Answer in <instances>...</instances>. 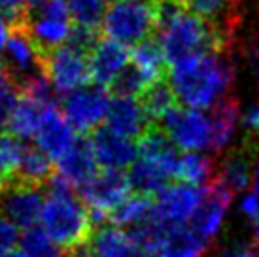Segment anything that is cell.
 <instances>
[{
	"mask_svg": "<svg viewBox=\"0 0 259 257\" xmlns=\"http://www.w3.org/2000/svg\"><path fill=\"white\" fill-rule=\"evenodd\" d=\"M155 17L157 42L170 64L193 55L225 51L231 42V34L189 12L182 0H163L155 4Z\"/></svg>",
	"mask_w": 259,
	"mask_h": 257,
	"instance_id": "6da1fadb",
	"label": "cell"
},
{
	"mask_svg": "<svg viewBox=\"0 0 259 257\" xmlns=\"http://www.w3.org/2000/svg\"><path fill=\"white\" fill-rule=\"evenodd\" d=\"M235 81V64L225 51H212L170 64L168 83L182 106L210 110L227 99Z\"/></svg>",
	"mask_w": 259,
	"mask_h": 257,
	"instance_id": "7a4b0ae2",
	"label": "cell"
},
{
	"mask_svg": "<svg viewBox=\"0 0 259 257\" xmlns=\"http://www.w3.org/2000/svg\"><path fill=\"white\" fill-rule=\"evenodd\" d=\"M38 223L44 233L65 250H79L93 235V218L89 208L74 195L72 187L59 178L51 182Z\"/></svg>",
	"mask_w": 259,
	"mask_h": 257,
	"instance_id": "3957f363",
	"label": "cell"
},
{
	"mask_svg": "<svg viewBox=\"0 0 259 257\" xmlns=\"http://www.w3.org/2000/svg\"><path fill=\"white\" fill-rule=\"evenodd\" d=\"M180 153L163 128L151 127L138 144V157L129 170L131 186L142 195H157L178 176Z\"/></svg>",
	"mask_w": 259,
	"mask_h": 257,
	"instance_id": "277c9868",
	"label": "cell"
},
{
	"mask_svg": "<svg viewBox=\"0 0 259 257\" xmlns=\"http://www.w3.org/2000/svg\"><path fill=\"white\" fill-rule=\"evenodd\" d=\"M129 231L144 257H206L208 242L189 225H165L150 218Z\"/></svg>",
	"mask_w": 259,
	"mask_h": 257,
	"instance_id": "5b68a950",
	"label": "cell"
},
{
	"mask_svg": "<svg viewBox=\"0 0 259 257\" xmlns=\"http://www.w3.org/2000/svg\"><path fill=\"white\" fill-rule=\"evenodd\" d=\"M44 55L70 42L76 25L68 0H44L29 8L21 21Z\"/></svg>",
	"mask_w": 259,
	"mask_h": 257,
	"instance_id": "8992f818",
	"label": "cell"
},
{
	"mask_svg": "<svg viewBox=\"0 0 259 257\" xmlns=\"http://www.w3.org/2000/svg\"><path fill=\"white\" fill-rule=\"evenodd\" d=\"M153 29H157L155 6L146 0H114L102 21L104 34L123 46H138Z\"/></svg>",
	"mask_w": 259,
	"mask_h": 257,
	"instance_id": "52a82bcc",
	"label": "cell"
},
{
	"mask_svg": "<svg viewBox=\"0 0 259 257\" xmlns=\"http://www.w3.org/2000/svg\"><path fill=\"white\" fill-rule=\"evenodd\" d=\"M161 128L168 136V140L186 153L212 151L214 127H212V117L204 110L176 106L161 121Z\"/></svg>",
	"mask_w": 259,
	"mask_h": 257,
	"instance_id": "ba28073f",
	"label": "cell"
},
{
	"mask_svg": "<svg viewBox=\"0 0 259 257\" xmlns=\"http://www.w3.org/2000/svg\"><path fill=\"white\" fill-rule=\"evenodd\" d=\"M44 72L57 93H72L91 79L89 53L68 42L44 55Z\"/></svg>",
	"mask_w": 259,
	"mask_h": 257,
	"instance_id": "9c48e42d",
	"label": "cell"
},
{
	"mask_svg": "<svg viewBox=\"0 0 259 257\" xmlns=\"http://www.w3.org/2000/svg\"><path fill=\"white\" fill-rule=\"evenodd\" d=\"M131 180L129 174L123 170H110L102 168L93 182L81 189V200L91 212V218L95 222H104L114 214V210L121 204L131 195Z\"/></svg>",
	"mask_w": 259,
	"mask_h": 257,
	"instance_id": "30bf717a",
	"label": "cell"
},
{
	"mask_svg": "<svg viewBox=\"0 0 259 257\" xmlns=\"http://www.w3.org/2000/svg\"><path fill=\"white\" fill-rule=\"evenodd\" d=\"M206 195V186L170 184L155 195L151 218L165 225H189Z\"/></svg>",
	"mask_w": 259,
	"mask_h": 257,
	"instance_id": "8fae6325",
	"label": "cell"
},
{
	"mask_svg": "<svg viewBox=\"0 0 259 257\" xmlns=\"http://www.w3.org/2000/svg\"><path fill=\"white\" fill-rule=\"evenodd\" d=\"M4 68L17 87L44 72V53L23 23H12V32L4 50Z\"/></svg>",
	"mask_w": 259,
	"mask_h": 257,
	"instance_id": "7c38bea8",
	"label": "cell"
},
{
	"mask_svg": "<svg viewBox=\"0 0 259 257\" xmlns=\"http://www.w3.org/2000/svg\"><path fill=\"white\" fill-rule=\"evenodd\" d=\"M112 104L106 87L89 85L68 93L63 102V112L79 133H95L99 131L102 121H106L108 110Z\"/></svg>",
	"mask_w": 259,
	"mask_h": 257,
	"instance_id": "4fadbf2b",
	"label": "cell"
},
{
	"mask_svg": "<svg viewBox=\"0 0 259 257\" xmlns=\"http://www.w3.org/2000/svg\"><path fill=\"white\" fill-rule=\"evenodd\" d=\"M233 195L235 193L218 178L212 180L210 186H206L204 200H202L199 212L195 214V218L189 223V227L193 229L202 240L210 242L222 233L227 214H229Z\"/></svg>",
	"mask_w": 259,
	"mask_h": 257,
	"instance_id": "5bb4252c",
	"label": "cell"
},
{
	"mask_svg": "<svg viewBox=\"0 0 259 257\" xmlns=\"http://www.w3.org/2000/svg\"><path fill=\"white\" fill-rule=\"evenodd\" d=\"M44 199L40 187L14 182L0 191V212L19 229L27 231L40 222Z\"/></svg>",
	"mask_w": 259,
	"mask_h": 257,
	"instance_id": "9a60e30c",
	"label": "cell"
},
{
	"mask_svg": "<svg viewBox=\"0 0 259 257\" xmlns=\"http://www.w3.org/2000/svg\"><path fill=\"white\" fill-rule=\"evenodd\" d=\"M99 161L95 157L91 140L78 138L70 150L57 161V178L72 189H83L99 174Z\"/></svg>",
	"mask_w": 259,
	"mask_h": 257,
	"instance_id": "2e32d148",
	"label": "cell"
},
{
	"mask_svg": "<svg viewBox=\"0 0 259 257\" xmlns=\"http://www.w3.org/2000/svg\"><path fill=\"white\" fill-rule=\"evenodd\" d=\"M74 131L76 128L66 119L65 112L59 110L57 104H53V106L46 108L40 128L34 136L36 148L42 150L51 161H59L78 140Z\"/></svg>",
	"mask_w": 259,
	"mask_h": 257,
	"instance_id": "e0dca14e",
	"label": "cell"
},
{
	"mask_svg": "<svg viewBox=\"0 0 259 257\" xmlns=\"http://www.w3.org/2000/svg\"><path fill=\"white\" fill-rule=\"evenodd\" d=\"M259 155V142L255 138H244L238 148L231 150L220 163L218 180L233 193L246 191L253 184V166Z\"/></svg>",
	"mask_w": 259,
	"mask_h": 257,
	"instance_id": "ac0fdd59",
	"label": "cell"
},
{
	"mask_svg": "<svg viewBox=\"0 0 259 257\" xmlns=\"http://www.w3.org/2000/svg\"><path fill=\"white\" fill-rule=\"evenodd\" d=\"M131 64V53L127 46L115 40H99L89 53L91 79L101 87H112L114 81Z\"/></svg>",
	"mask_w": 259,
	"mask_h": 257,
	"instance_id": "d6986e66",
	"label": "cell"
},
{
	"mask_svg": "<svg viewBox=\"0 0 259 257\" xmlns=\"http://www.w3.org/2000/svg\"><path fill=\"white\" fill-rule=\"evenodd\" d=\"M76 257H144L131 231L115 225L97 229Z\"/></svg>",
	"mask_w": 259,
	"mask_h": 257,
	"instance_id": "ffe728a7",
	"label": "cell"
},
{
	"mask_svg": "<svg viewBox=\"0 0 259 257\" xmlns=\"http://www.w3.org/2000/svg\"><path fill=\"white\" fill-rule=\"evenodd\" d=\"M91 146L99 164L110 170H125L133 166L138 157V146L135 140L117 135L108 127L95 131L91 136Z\"/></svg>",
	"mask_w": 259,
	"mask_h": 257,
	"instance_id": "44dd1931",
	"label": "cell"
},
{
	"mask_svg": "<svg viewBox=\"0 0 259 257\" xmlns=\"http://www.w3.org/2000/svg\"><path fill=\"white\" fill-rule=\"evenodd\" d=\"M106 127L117 135L137 140L153 127L142 102L135 97H114L106 117Z\"/></svg>",
	"mask_w": 259,
	"mask_h": 257,
	"instance_id": "7402d4cb",
	"label": "cell"
},
{
	"mask_svg": "<svg viewBox=\"0 0 259 257\" xmlns=\"http://www.w3.org/2000/svg\"><path fill=\"white\" fill-rule=\"evenodd\" d=\"M240 110H242L240 104L229 97L212 108L210 117H212V127H214V144H212L214 153L225 151L233 144L238 125H240Z\"/></svg>",
	"mask_w": 259,
	"mask_h": 257,
	"instance_id": "603a6c76",
	"label": "cell"
},
{
	"mask_svg": "<svg viewBox=\"0 0 259 257\" xmlns=\"http://www.w3.org/2000/svg\"><path fill=\"white\" fill-rule=\"evenodd\" d=\"M184 6L233 36L237 25V0H182Z\"/></svg>",
	"mask_w": 259,
	"mask_h": 257,
	"instance_id": "cb8c5ba5",
	"label": "cell"
},
{
	"mask_svg": "<svg viewBox=\"0 0 259 257\" xmlns=\"http://www.w3.org/2000/svg\"><path fill=\"white\" fill-rule=\"evenodd\" d=\"M166 63L168 61H166L161 44L157 40H151V38L135 46V50L131 53V64L150 81L151 85L163 79Z\"/></svg>",
	"mask_w": 259,
	"mask_h": 257,
	"instance_id": "d4e9b609",
	"label": "cell"
},
{
	"mask_svg": "<svg viewBox=\"0 0 259 257\" xmlns=\"http://www.w3.org/2000/svg\"><path fill=\"white\" fill-rule=\"evenodd\" d=\"M53 106V104H51ZM46 108L36 100L29 99V97H19V102L14 110V115L10 119V133L21 140H29V138H34L40 128V123H42V117L46 114Z\"/></svg>",
	"mask_w": 259,
	"mask_h": 257,
	"instance_id": "484cf974",
	"label": "cell"
},
{
	"mask_svg": "<svg viewBox=\"0 0 259 257\" xmlns=\"http://www.w3.org/2000/svg\"><path fill=\"white\" fill-rule=\"evenodd\" d=\"M151 212H153V199L150 195L133 193L129 199H125L115 208L114 214L110 216V222L114 223L115 227L135 229L137 225L144 223L146 220H150Z\"/></svg>",
	"mask_w": 259,
	"mask_h": 257,
	"instance_id": "4316f807",
	"label": "cell"
},
{
	"mask_svg": "<svg viewBox=\"0 0 259 257\" xmlns=\"http://www.w3.org/2000/svg\"><path fill=\"white\" fill-rule=\"evenodd\" d=\"M25 150L21 138L12 133H0V191L17 180Z\"/></svg>",
	"mask_w": 259,
	"mask_h": 257,
	"instance_id": "83f0119b",
	"label": "cell"
},
{
	"mask_svg": "<svg viewBox=\"0 0 259 257\" xmlns=\"http://www.w3.org/2000/svg\"><path fill=\"white\" fill-rule=\"evenodd\" d=\"M176 95L168 81L161 79L157 83H153L146 89V93L140 97V102L144 106L146 114L151 119V123L163 121L168 112H172L176 108Z\"/></svg>",
	"mask_w": 259,
	"mask_h": 257,
	"instance_id": "f1b7e54d",
	"label": "cell"
},
{
	"mask_svg": "<svg viewBox=\"0 0 259 257\" xmlns=\"http://www.w3.org/2000/svg\"><path fill=\"white\" fill-rule=\"evenodd\" d=\"M214 170H216L214 161L208 155H204L202 151H189V153H184L180 157L176 178H178V182H184V184L204 187L206 182H212Z\"/></svg>",
	"mask_w": 259,
	"mask_h": 257,
	"instance_id": "f546056e",
	"label": "cell"
},
{
	"mask_svg": "<svg viewBox=\"0 0 259 257\" xmlns=\"http://www.w3.org/2000/svg\"><path fill=\"white\" fill-rule=\"evenodd\" d=\"M51 172H53L51 159L38 148H27L15 182L40 187L44 182H48L51 178Z\"/></svg>",
	"mask_w": 259,
	"mask_h": 257,
	"instance_id": "4dcf8cb0",
	"label": "cell"
},
{
	"mask_svg": "<svg viewBox=\"0 0 259 257\" xmlns=\"http://www.w3.org/2000/svg\"><path fill=\"white\" fill-rule=\"evenodd\" d=\"M21 257H66L65 248H61L55 240L44 233L40 227L27 229L19 242Z\"/></svg>",
	"mask_w": 259,
	"mask_h": 257,
	"instance_id": "1f68e13d",
	"label": "cell"
},
{
	"mask_svg": "<svg viewBox=\"0 0 259 257\" xmlns=\"http://www.w3.org/2000/svg\"><path fill=\"white\" fill-rule=\"evenodd\" d=\"M76 29L95 30L102 27L104 15L108 12L106 0H68Z\"/></svg>",
	"mask_w": 259,
	"mask_h": 257,
	"instance_id": "d6a6232c",
	"label": "cell"
},
{
	"mask_svg": "<svg viewBox=\"0 0 259 257\" xmlns=\"http://www.w3.org/2000/svg\"><path fill=\"white\" fill-rule=\"evenodd\" d=\"M150 85H151L150 81L133 64H129L127 70L115 79L114 85L110 87V89L115 93V97H135L137 99V97H142Z\"/></svg>",
	"mask_w": 259,
	"mask_h": 257,
	"instance_id": "836d02e7",
	"label": "cell"
},
{
	"mask_svg": "<svg viewBox=\"0 0 259 257\" xmlns=\"http://www.w3.org/2000/svg\"><path fill=\"white\" fill-rule=\"evenodd\" d=\"M242 61L248 74L259 81V25L250 29L242 40Z\"/></svg>",
	"mask_w": 259,
	"mask_h": 257,
	"instance_id": "e575fe53",
	"label": "cell"
},
{
	"mask_svg": "<svg viewBox=\"0 0 259 257\" xmlns=\"http://www.w3.org/2000/svg\"><path fill=\"white\" fill-rule=\"evenodd\" d=\"M19 102V93L12 78L0 87V131L10 125V119L14 115V110Z\"/></svg>",
	"mask_w": 259,
	"mask_h": 257,
	"instance_id": "d590c367",
	"label": "cell"
},
{
	"mask_svg": "<svg viewBox=\"0 0 259 257\" xmlns=\"http://www.w3.org/2000/svg\"><path fill=\"white\" fill-rule=\"evenodd\" d=\"M21 242L19 227L4 214H0V255L14 251Z\"/></svg>",
	"mask_w": 259,
	"mask_h": 257,
	"instance_id": "8d00e7d4",
	"label": "cell"
},
{
	"mask_svg": "<svg viewBox=\"0 0 259 257\" xmlns=\"http://www.w3.org/2000/svg\"><path fill=\"white\" fill-rule=\"evenodd\" d=\"M240 127L244 131L246 138H255L259 136V100L248 102L240 110Z\"/></svg>",
	"mask_w": 259,
	"mask_h": 257,
	"instance_id": "74e56055",
	"label": "cell"
},
{
	"mask_svg": "<svg viewBox=\"0 0 259 257\" xmlns=\"http://www.w3.org/2000/svg\"><path fill=\"white\" fill-rule=\"evenodd\" d=\"M216 257H259V246L248 242H229L218 251Z\"/></svg>",
	"mask_w": 259,
	"mask_h": 257,
	"instance_id": "f35d334b",
	"label": "cell"
},
{
	"mask_svg": "<svg viewBox=\"0 0 259 257\" xmlns=\"http://www.w3.org/2000/svg\"><path fill=\"white\" fill-rule=\"evenodd\" d=\"M25 12L27 10H25L23 0H0V14L8 17L12 23L21 21Z\"/></svg>",
	"mask_w": 259,
	"mask_h": 257,
	"instance_id": "ab89813d",
	"label": "cell"
},
{
	"mask_svg": "<svg viewBox=\"0 0 259 257\" xmlns=\"http://www.w3.org/2000/svg\"><path fill=\"white\" fill-rule=\"evenodd\" d=\"M10 32H12V21L0 14V55H2V53H4V50H6V44H8V38H10Z\"/></svg>",
	"mask_w": 259,
	"mask_h": 257,
	"instance_id": "60d3db41",
	"label": "cell"
},
{
	"mask_svg": "<svg viewBox=\"0 0 259 257\" xmlns=\"http://www.w3.org/2000/svg\"><path fill=\"white\" fill-rule=\"evenodd\" d=\"M248 229H250V236H252V244L259 246V214L248 222Z\"/></svg>",
	"mask_w": 259,
	"mask_h": 257,
	"instance_id": "b9f144b4",
	"label": "cell"
},
{
	"mask_svg": "<svg viewBox=\"0 0 259 257\" xmlns=\"http://www.w3.org/2000/svg\"><path fill=\"white\" fill-rule=\"evenodd\" d=\"M250 191L259 199V155H257V159H255V166H253V184Z\"/></svg>",
	"mask_w": 259,
	"mask_h": 257,
	"instance_id": "7bdbcfd3",
	"label": "cell"
},
{
	"mask_svg": "<svg viewBox=\"0 0 259 257\" xmlns=\"http://www.w3.org/2000/svg\"><path fill=\"white\" fill-rule=\"evenodd\" d=\"M8 79H10V76H8V72H6V68H4V64L0 63V87L4 85Z\"/></svg>",
	"mask_w": 259,
	"mask_h": 257,
	"instance_id": "ee69618b",
	"label": "cell"
},
{
	"mask_svg": "<svg viewBox=\"0 0 259 257\" xmlns=\"http://www.w3.org/2000/svg\"><path fill=\"white\" fill-rule=\"evenodd\" d=\"M40 2H44V0H23V4H25V6H27V10H29V8H34V6H38V4H40Z\"/></svg>",
	"mask_w": 259,
	"mask_h": 257,
	"instance_id": "f6af8a7d",
	"label": "cell"
},
{
	"mask_svg": "<svg viewBox=\"0 0 259 257\" xmlns=\"http://www.w3.org/2000/svg\"><path fill=\"white\" fill-rule=\"evenodd\" d=\"M0 257H21V255H19V251H17V253H15V251H10V253H2Z\"/></svg>",
	"mask_w": 259,
	"mask_h": 257,
	"instance_id": "bcb514c9",
	"label": "cell"
},
{
	"mask_svg": "<svg viewBox=\"0 0 259 257\" xmlns=\"http://www.w3.org/2000/svg\"><path fill=\"white\" fill-rule=\"evenodd\" d=\"M146 2H150V4H153V6H155V4H159V2H163V0H146Z\"/></svg>",
	"mask_w": 259,
	"mask_h": 257,
	"instance_id": "7dc6e473",
	"label": "cell"
},
{
	"mask_svg": "<svg viewBox=\"0 0 259 257\" xmlns=\"http://www.w3.org/2000/svg\"><path fill=\"white\" fill-rule=\"evenodd\" d=\"M146 257H157V255H146Z\"/></svg>",
	"mask_w": 259,
	"mask_h": 257,
	"instance_id": "c3c4849f",
	"label": "cell"
}]
</instances>
